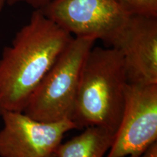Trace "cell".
<instances>
[{"label": "cell", "mask_w": 157, "mask_h": 157, "mask_svg": "<svg viewBox=\"0 0 157 157\" xmlns=\"http://www.w3.org/2000/svg\"><path fill=\"white\" fill-rule=\"evenodd\" d=\"M115 133L99 127H88L81 134L61 143L57 157H103L111 148Z\"/></svg>", "instance_id": "8"}, {"label": "cell", "mask_w": 157, "mask_h": 157, "mask_svg": "<svg viewBox=\"0 0 157 157\" xmlns=\"http://www.w3.org/2000/svg\"><path fill=\"white\" fill-rule=\"evenodd\" d=\"M52 0H7V5H14L18 3L28 4L34 10H41Z\"/></svg>", "instance_id": "10"}, {"label": "cell", "mask_w": 157, "mask_h": 157, "mask_svg": "<svg viewBox=\"0 0 157 157\" xmlns=\"http://www.w3.org/2000/svg\"><path fill=\"white\" fill-rule=\"evenodd\" d=\"M157 140V84L128 83L121 120L107 157H140Z\"/></svg>", "instance_id": "5"}, {"label": "cell", "mask_w": 157, "mask_h": 157, "mask_svg": "<svg viewBox=\"0 0 157 157\" xmlns=\"http://www.w3.org/2000/svg\"><path fill=\"white\" fill-rule=\"evenodd\" d=\"M73 36L35 10L0 58V112H22Z\"/></svg>", "instance_id": "1"}, {"label": "cell", "mask_w": 157, "mask_h": 157, "mask_svg": "<svg viewBox=\"0 0 157 157\" xmlns=\"http://www.w3.org/2000/svg\"><path fill=\"white\" fill-rule=\"evenodd\" d=\"M96 39L74 36L31 94L23 112L36 120H71L86 57Z\"/></svg>", "instance_id": "3"}, {"label": "cell", "mask_w": 157, "mask_h": 157, "mask_svg": "<svg viewBox=\"0 0 157 157\" xmlns=\"http://www.w3.org/2000/svg\"><path fill=\"white\" fill-rule=\"evenodd\" d=\"M128 84L122 56L114 48L95 47L86 57L71 121L76 129L99 127L116 133Z\"/></svg>", "instance_id": "2"}, {"label": "cell", "mask_w": 157, "mask_h": 157, "mask_svg": "<svg viewBox=\"0 0 157 157\" xmlns=\"http://www.w3.org/2000/svg\"><path fill=\"white\" fill-rule=\"evenodd\" d=\"M50 157H57V156H56V154H54V155H52V156H51Z\"/></svg>", "instance_id": "13"}, {"label": "cell", "mask_w": 157, "mask_h": 157, "mask_svg": "<svg viewBox=\"0 0 157 157\" xmlns=\"http://www.w3.org/2000/svg\"><path fill=\"white\" fill-rule=\"evenodd\" d=\"M110 46L122 56L128 83L157 84V17L130 15Z\"/></svg>", "instance_id": "7"}, {"label": "cell", "mask_w": 157, "mask_h": 157, "mask_svg": "<svg viewBox=\"0 0 157 157\" xmlns=\"http://www.w3.org/2000/svg\"><path fill=\"white\" fill-rule=\"evenodd\" d=\"M140 157H157V142L153 143Z\"/></svg>", "instance_id": "11"}, {"label": "cell", "mask_w": 157, "mask_h": 157, "mask_svg": "<svg viewBox=\"0 0 157 157\" xmlns=\"http://www.w3.org/2000/svg\"><path fill=\"white\" fill-rule=\"evenodd\" d=\"M129 15L157 17V0H115Z\"/></svg>", "instance_id": "9"}, {"label": "cell", "mask_w": 157, "mask_h": 157, "mask_svg": "<svg viewBox=\"0 0 157 157\" xmlns=\"http://www.w3.org/2000/svg\"><path fill=\"white\" fill-rule=\"evenodd\" d=\"M1 157H50L55 154L64 135L76 129L71 119L41 121L21 111L0 112Z\"/></svg>", "instance_id": "6"}, {"label": "cell", "mask_w": 157, "mask_h": 157, "mask_svg": "<svg viewBox=\"0 0 157 157\" xmlns=\"http://www.w3.org/2000/svg\"><path fill=\"white\" fill-rule=\"evenodd\" d=\"M7 0H0V13L3 10L5 6L7 5Z\"/></svg>", "instance_id": "12"}, {"label": "cell", "mask_w": 157, "mask_h": 157, "mask_svg": "<svg viewBox=\"0 0 157 157\" xmlns=\"http://www.w3.org/2000/svg\"><path fill=\"white\" fill-rule=\"evenodd\" d=\"M40 10L71 36L109 46L130 16L115 0H52Z\"/></svg>", "instance_id": "4"}]
</instances>
